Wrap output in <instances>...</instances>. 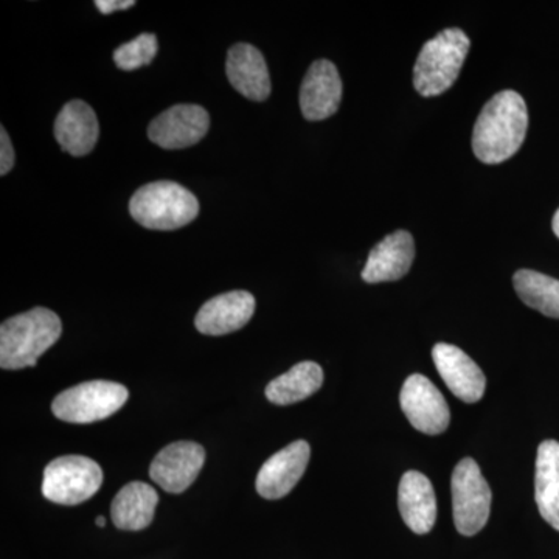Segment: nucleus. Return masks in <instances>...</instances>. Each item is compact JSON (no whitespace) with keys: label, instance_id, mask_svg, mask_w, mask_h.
<instances>
[{"label":"nucleus","instance_id":"obj_1","mask_svg":"<svg viewBox=\"0 0 559 559\" xmlns=\"http://www.w3.org/2000/svg\"><path fill=\"white\" fill-rule=\"evenodd\" d=\"M528 130V112L518 92L502 91L484 106L473 132V150L477 159L488 165L509 160L524 143Z\"/></svg>","mask_w":559,"mask_h":559},{"label":"nucleus","instance_id":"obj_2","mask_svg":"<svg viewBox=\"0 0 559 559\" xmlns=\"http://www.w3.org/2000/svg\"><path fill=\"white\" fill-rule=\"evenodd\" d=\"M61 333V319L47 308H33L7 319L0 326V367L3 370L35 367L40 356L57 344Z\"/></svg>","mask_w":559,"mask_h":559},{"label":"nucleus","instance_id":"obj_3","mask_svg":"<svg viewBox=\"0 0 559 559\" xmlns=\"http://www.w3.org/2000/svg\"><path fill=\"white\" fill-rule=\"evenodd\" d=\"M130 213L146 229L176 230L197 219L200 201L180 183L159 180L135 191Z\"/></svg>","mask_w":559,"mask_h":559},{"label":"nucleus","instance_id":"obj_4","mask_svg":"<svg viewBox=\"0 0 559 559\" xmlns=\"http://www.w3.org/2000/svg\"><path fill=\"white\" fill-rule=\"evenodd\" d=\"M471 40L460 28H448L428 40L419 51L414 69V86L423 97H437L459 79L468 57Z\"/></svg>","mask_w":559,"mask_h":559},{"label":"nucleus","instance_id":"obj_5","mask_svg":"<svg viewBox=\"0 0 559 559\" xmlns=\"http://www.w3.org/2000/svg\"><path fill=\"white\" fill-rule=\"evenodd\" d=\"M128 396V389L117 382L87 381L60 393L51 404V411L62 421L87 425L119 412Z\"/></svg>","mask_w":559,"mask_h":559},{"label":"nucleus","instance_id":"obj_6","mask_svg":"<svg viewBox=\"0 0 559 559\" xmlns=\"http://www.w3.org/2000/svg\"><path fill=\"white\" fill-rule=\"evenodd\" d=\"M103 484V471L97 462L84 455H64L44 469L43 495L60 506L86 502Z\"/></svg>","mask_w":559,"mask_h":559},{"label":"nucleus","instance_id":"obj_7","mask_svg":"<svg viewBox=\"0 0 559 559\" xmlns=\"http://www.w3.org/2000/svg\"><path fill=\"white\" fill-rule=\"evenodd\" d=\"M491 499V489L476 460L463 459L452 473V511L462 535H477L487 525Z\"/></svg>","mask_w":559,"mask_h":559},{"label":"nucleus","instance_id":"obj_8","mask_svg":"<svg viewBox=\"0 0 559 559\" xmlns=\"http://www.w3.org/2000/svg\"><path fill=\"white\" fill-rule=\"evenodd\" d=\"M400 403L411 425L419 432L439 436L450 426L451 412L447 400L423 374H412L404 381Z\"/></svg>","mask_w":559,"mask_h":559},{"label":"nucleus","instance_id":"obj_9","mask_svg":"<svg viewBox=\"0 0 559 559\" xmlns=\"http://www.w3.org/2000/svg\"><path fill=\"white\" fill-rule=\"evenodd\" d=\"M207 110L198 105H176L151 121V142L165 150H183L197 145L207 134Z\"/></svg>","mask_w":559,"mask_h":559},{"label":"nucleus","instance_id":"obj_10","mask_svg":"<svg viewBox=\"0 0 559 559\" xmlns=\"http://www.w3.org/2000/svg\"><path fill=\"white\" fill-rule=\"evenodd\" d=\"M205 451L194 441L168 444L151 463L150 476L165 491L179 495L191 487L200 476Z\"/></svg>","mask_w":559,"mask_h":559},{"label":"nucleus","instance_id":"obj_11","mask_svg":"<svg viewBox=\"0 0 559 559\" xmlns=\"http://www.w3.org/2000/svg\"><path fill=\"white\" fill-rule=\"evenodd\" d=\"M311 448L305 440H297L272 455L257 476V491L261 498H285L299 484L310 462Z\"/></svg>","mask_w":559,"mask_h":559},{"label":"nucleus","instance_id":"obj_12","mask_svg":"<svg viewBox=\"0 0 559 559\" xmlns=\"http://www.w3.org/2000/svg\"><path fill=\"white\" fill-rule=\"evenodd\" d=\"M342 102V80L329 60L312 62L300 87V109L305 119L320 121L337 112Z\"/></svg>","mask_w":559,"mask_h":559},{"label":"nucleus","instance_id":"obj_13","mask_svg":"<svg viewBox=\"0 0 559 559\" xmlns=\"http://www.w3.org/2000/svg\"><path fill=\"white\" fill-rule=\"evenodd\" d=\"M440 377L448 389L465 403L474 404L484 399L487 380L484 371L463 349L450 344H437L432 349Z\"/></svg>","mask_w":559,"mask_h":559},{"label":"nucleus","instance_id":"obj_14","mask_svg":"<svg viewBox=\"0 0 559 559\" xmlns=\"http://www.w3.org/2000/svg\"><path fill=\"white\" fill-rule=\"evenodd\" d=\"M255 297L248 290H231L221 294L202 305L194 325L207 336H224L238 331L252 319Z\"/></svg>","mask_w":559,"mask_h":559},{"label":"nucleus","instance_id":"obj_15","mask_svg":"<svg viewBox=\"0 0 559 559\" xmlns=\"http://www.w3.org/2000/svg\"><path fill=\"white\" fill-rule=\"evenodd\" d=\"M415 259L414 237L406 230L393 231L371 249L362 270L364 282H396L411 271Z\"/></svg>","mask_w":559,"mask_h":559},{"label":"nucleus","instance_id":"obj_16","mask_svg":"<svg viewBox=\"0 0 559 559\" xmlns=\"http://www.w3.org/2000/svg\"><path fill=\"white\" fill-rule=\"evenodd\" d=\"M227 79L234 90L252 102H264L271 95L270 70L263 53L250 44L231 47L226 62Z\"/></svg>","mask_w":559,"mask_h":559},{"label":"nucleus","instance_id":"obj_17","mask_svg":"<svg viewBox=\"0 0 559 559\" xmlns=\"http://www.w3.org/2000/svg\"><path fill=\"white\" fill-rule=\"evenodd\" d=\"M100 127L97 116L87 103L69 102L55 121V139L61 150L70 156L81 157L90 154L97 145Z\"/></svg>","mask_w":559,"mask_h":559},{"label":"nucleus","instance_id":"obj_18","mask_svg":"<svg viewBox=\"0 0 559 559\" xmlns=\"http://www.w3.org/2000/svg\"><path fill=\"white\" fill-rule=\"evenodd\" d=\"M399 507L401 518L417 535H426L437 521V498L432 484L425 474L407 471L400 481Z\"/></svg>","mask_w":559,"mask_h":559},{"label":"nucleus","instance_id":"obj_19","mask_svg":"<svg viewBox=\"0 0 559 559\" xmlns=\"http://www.w3.org/2000/svg\"><path fill=\"white\" fill-rule=\"evenodd\" d=\"M157 502H159V496L151 485L131 481L127 487L121 488L119 495L112 500L110 516L114 525L130 532L148 527L154 520Z\"/></svg>","mask_w":559,"mask_h":559},{"label":"nucleus","instance_id":"obj_20","mask_svg":"<svg viewBox=\"0 0 559 559\" xmlns=\"http://www.w3.org/2000/svg\"><path fill=\"white\" fill-rule=\"evenodd\" d=\"M535 499L540 516L559 532V443L546 440L536 457Z\"/></svg>","mask_w":559,"mask_h":559},{"label":"nucleus","instance_id":"obj_21","mask_svg":"<svg viewBox=\"0 0 559 559\" xmlns=\"http://www.w3.org/2000/svg\"><path fill=\"white\" fill-rule=\"evenodd\" d=\"M322 367L305 360L271 381L266 388V399L277 406H288V404L310 399L322 388Z\"/></svg>","mask_w":559,"mask_h":559},{"label":"nucleus","instance_id":"obj_22","mask_svg":"<svg viewBox=\"0 0 559 559\" xmlns=\"http://www.w3.org/2000/svg\"><path fill=\"white\" fill-rule=\"evenodd\" d=\"M513 285L527 307L547 318L559 319V280L540 272L521 270L514 274Z\"/></svg>","mask_w":559,"mask_h":559},{"label":"nucleus","instance_id":"obj_23","mask_svg":"<svg viewBox=\"0 0 559 559\" xmlns=\"http://www.w3.org/2000/svg\"><path fill=\"white\" fill-rule=\"evenodd\" d=\"M157 38L153 33H143L138 38L123 44L119 49L114 51V61L119 66V69L138 70L143 66H148L157 55Z\"/></svg>","mask_w":559,"mask_h":559},{"label":"nucleus","instance_id":"obj_24","mask_svg":"<svg viewBox=\"0 0 559 559\" xmlns=\"http://www.w3.org/2000/svg\"><path fill=\"white\" fill-rule=\"evenodd\" d=\"M0 131H2L0 132V175L5 176L13 168L16 154H14L13 145H11L5 128H0Z\"/></svg>","mask_w":559,"mask_h":559},{"label":"nucleus","instance_id":"obj_25","mask_svg":"<svg viewBox=\"0 0 559 559\" xmlns=\"http://www.w3.org/2000/svg\"><path fill=\"white\" fill-rule=\"evenodd\" d=\"M134 5V0H95V7H97L103 14H110L114 13V11L119 10H128Z\"/></svg>","mask_w":559,"mask_h":559},{"label":"nucleus","instance_id":"obj_26","mask_svg":"<svg viewBox=\"0 0 559 559\" xmlns=\"http://www.w3.org/2000/svg\"><path fill=\"white\" fill-rule=\"evenodd\" d=\"M551 226H554L555 235H557V237L559 238V209L558 212L555 213L554 223H551Z\"/></svg>","mask_w":559,"mask_h":559},{"label":"nucleus","instance_id":"obj_27","mask_svg":"<svg viewBox=\"0 0 559 559\" xmlns=\"http://www.w3.org/2000/svg\"><path fill=\"white\" fill-rule=\"evenodd\" d=\"M97 525H98V527H105V525H106V520H105V518H103V516H98V518H97Z\"/></svg>","mask_w":559,"mask_h":559}]
</instances>
